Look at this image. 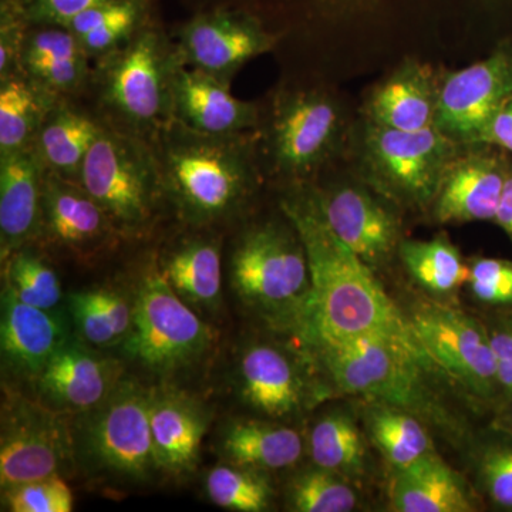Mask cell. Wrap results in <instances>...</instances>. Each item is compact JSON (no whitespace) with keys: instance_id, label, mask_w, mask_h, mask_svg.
Masks as SVG:
<instances>
[{"instance_id":"1","label":"cell","mask_w":512,"mask_h":512,"mask_svg":"<svg viewBox=\"0 0 512 512\" xmlns=\"http://www.w3.org/2000/svg\"><path fill=\"white\" fill-rule=\"evenodd\" d=\"M284 210L305 245L311 268V301L298 326L302 338L312 345L323 340L382 336L430 359L410 318L384 292L372 268L333 234L315 200L289 201Z\"/></svg>"},{"instance_id":"2","label":"cell","mask_w":512,"mask_h":512,"mask_svg":"<svg viewBox=\"0 0 512 512\" xmlns=\"http://www.w3.org/2000/svg\"><path fill=\"white\" fill-rule=\"evenodd\" d=\"M156 154L164 194L195 225L225 220L245 204L256 175L245 137L204 136L171 123Z\"/></svg>"},{"instance_id":"3","label":"cell","mask_w":512,"mask_h":512,"mask_svg":"<svg viewBox=\"0 0 512 512\" xmlns=\"http://www.w3.org/2000/svg\"><path fill=\"white\" fill-rule=\"evenodd\" d=\"M231 284L251 308L291 320L298 328L312 295L308 255L293 227L266 222L239 239L231 258Z\"/></svg>"},{"instance_id":"4","label":"cell","mask_w":512,"mask_h":512,"mask_svg":"<svg viewBox=\"0 0 512 512\" xmlns=\"http://www.w3.org/2000/svg\"><path fill=\"white\" fill-rule=\"evenodd\" d=\"M178 50L157 30H136L107 55L103 70L104 103L136 130H164L173 123V79Z\"/></svg>"},{"instance_id":"5","label":"cell","mask_w":512,"mask_h":512,"mask_svg":"<svg viewBox=\"0 0 512 512\" xmlns=\"http://www.w3.org/2000/svg\"><path fill=\"white\" fill-rule=\"evenodd\" d=\"M79 183L124 231L143 228L164 194L156 153L131 134L106 128L84 160Z\"/></svg>"},{"instance_id":"6","label":"cell","mask_w":512,"mask_h":512,"mask_svg":"<svg viewBox=\"0 0 512 512\" xmlns=\"http://www.w3.org/2000/svg\"><path fill=\"white\" fill-rule=\"evenodd\" d=\"M311 346L343 392L406 410L423 403L421 370L434 367V363L404 343L366 335L323 340Z\"/></svg>"},{"instance_id":"7","label":"cell","mask_w":512,"mask_h":512,"mask_svg":"<svg viewBox=\"0 0 512 512\" xmlns=\"http://www.w3.org/2000/svg\"><path fill=\"white\" fill-rule=\"evenodd\" d=\"M210 345V328L161 269L147 272L138 285L133 325L124 340L127 355L151 372L170 373L200 359Z\"/></svg>"},{"instance_id":"8","label":"cell","mask_w":512,"mask_h":512,"mask_svg":"<svg viewBox=\"0 0 512 512\" xmlns=\"http://www.w3.org/2000/svg\"><path fill=\"white\" fill-rule=\"evenodd\" d=\"M454 156L456 141L439 127L421 131H399L373 123L367 127V167L377 183L404 201H434Z\"/></svg>"},{"instance_id":"9","label":"cell","mask_w":512,"mask_h":512,"mask_svg":"<svg viewBox=\"0 0 512 512\" xmlns=\"http://www.w3.org/2000/svg\"><path fill=\"white\" fill-rule=\"evenodd\" d=\"M421 348L434 366L481 399L503 392L490 332L476 319L444 305H421L410 316Z\"/></svg>"},{"instance_id":"10","label":"cell","mask_w":512,"mask_h":512,"mask_svg":"<svg viewBox=\"0 0 512 512\" xmlns=\"http://www.w3.org/2000/svg\"><path fill=\"white\" fill-rule=\"evenodd\" d=\"M151 394L134 382L117 384L94 407L84 441L97 466L130 480H144L157 468L151 440Z\"/></svg>"},{"instance_id":"11","label":"cell","mask_w":512,"mask_h":512,"mask_svg":"<svg viewBox=\"0 0 512 512\" xmlns=\"http://www.w3.org/2000/svg\"><path fill=\"white\" fill-rule=\"evenodd\" d=\"M342 133V111L332 97L316 90L292 92L275 104L269 151L281 173L305 177L335 153Z\"/></svg>"},{"instance_id":"12","label":"cell","mask_w":512,"mask_h":512,"mask_svg":"<svg viewBox=\"0 0 512 512\" xmlns=\"http://www.w3.org/2000/svg\"><path fill=\"white\" fill-rule=\"evenodd\" d=\"M511 97L512 52L500 49L443 80L436 127L456 143H480L485 128Z\"/></svg>"},{"instance_id":"13","label":"cell","mask_w":512,"mask_h":512,"mask_svg":"<svg viewBox=\"0 0 512 512\" xmlns=\"http://www.w3.org/2000/svg\"><path fill=\"white\" fill-rule=\"evenodd\" d=\"M70 439L63 421L35 404L16 402L3 414L0 444L2 490L55 476L69 460Z\"/></svg>"},{"instance_id":"14","label":"cell","mask_w":512,"mask_h":512,"mask_svg":"<svg viewBox=\"0 0 512 512\" xmlns=\"http://www.w3.org/2000/svg\"><path fill=\"white\" fill-rule=\"evenodd\" d=\"M269 35L256 20L241 13L218 12L197 16L181 32L178 55L188 66L231 80L249 60L274 47Z\"/></svg>"},{"instance_id":"15","label":"cell","mask_w":512,"mask_h":512,"mask_svg":"<svg viewBox=\"0 0 512 512\" xmlns=\"http://www.w3.org/2000/svg\"><path fill=\"white\" fill-rule=\"evenodd\" d=\"M313 200L333 234L370 268L384 264L400 247L399 220L365 188L338 185Z\"/></svg>"},{"instance_id":"16","label":"cell","mask_w":512,"mask_h":512,"mask_svg":"<svg viewBox=\"0 0 512 512\" xmlns=\"http://www.w3.org/2000/svg\"><path fill=\"white\" fill-rule=\"evenodd\" d=\"M173 123L204 136H238L254 127L258 111L237 99L229 82L188 66L183 60L173 79Z\"/></svg>"},{"instance_id":"17","label":"cell","mask_w":512,"mask_h":512,"mask_svg":"<svg viewBox=\"0 0 512 512\" xmlns=\"http://www.w3.org/2000/svg\"><path fill=\"white\" fill-rule=\"evenodd\" d=\"M508 170L510 165L494 153L454 158L434 198L437 221H494Z\"/></svg>"},{"instance_id":"18","label":"cell","mask_w":512,"mask_h":512,"mask_svg":"<svg viewBox=\"0 0 512 512\" xmlns=\"http://www.w3.org/2000/svg\"><path fill=\"white\" fill-rule=\"evenodd\" d=\"M46 167L35 146L0 154V245L2 259L22 249L42 229Z\"/></svg>"},{"instance_id":"19","label":"cell","mask_w":512,"mask_h":512,"mask_svg":"<svg viewBox=\"0 0 512 512\" xmlns=\"http://www.w3.org/2000/svg\"><path fill=\"white\" fill-rule=\"evenodd\" d=\"M119 367L74 343H64L37 380L40 392L55 406L74 412L93 410L117 387Z\"/></svg>"},{"instance_id":"20","label":"cell","mask_w":512,"mask_h":512,"mask_svg":"<svg viewBox=\"0 0 512 512\" xmlns=\"http://www.w3.org/2000/svg\"><path fill=\"white\" fill-rule=\"evenodd\" d=\"M239 386L256 412L282 419L302 409L306 399L301 369L284 350L255 343L239 359Z\"/></svg>"},{"instance_id":"21","label":"cell","mask_w":512,"mask_h":512,"mask_svg":"<svg viewBox=\"0 0 512 512\" xmlns=\"http://www.w3.org/2000/svg\"><path fill=\"white\" fill-rule=\"evenodd\" d=\"M116 228L80 183L47 173L43 185L42 229L60 247L89 251Z\"/></svg>"},{"instance_id":"22","label":"cell","mask_w":512,"mask_h":512,"mask_svg":"<svg viewBox=\"0 0 512 512\" xmlns=\"http://www.w3.org/2000/svg\"><path fill=\"white\" fill-rule=\"evenodd\" d=\"M0 342L3 359L15 372L37 377L66 343V328L55 313L20 301L5 286Z\"/></svg>"},{"instance_id":"23","label":"cell","mask_w":512,"mask_h":512,"mask_svg":"<svg viewBox=\"0 0 512 512\" xmlns=\"http://www.w3.org/2000/svg\"><path fill=\"white\" fill-rule=\"evenodd\" d=\"M207 414L200 404L177 392L151 394L150 427L157 468L170 473L191 470L197 463Z\"/></svg>"},{"instance_id":"24","label":"cell","mask_w":512,"mask_h":512,"mask_svg":"<svg viewBox=\"0 0 512 512\" xmlns=\"http://www.w3.org/2000/svg\"><path fill=\"white\" fill-rule=\"evenodd\" d=\"M86 50L79 37L64 26L40 25L26 32L19 67L52 96L76 92L86 82Z\"/></svg>"},{"instance_id":"25","label":"cell","mask_w":512,"mask_h":512,"mask_svg":"<svg viewBox=\"0 0 512 512\" xmlns=\"http://www.w3.org/2000/svg\"><path fill=\"white\" fill-rule=\"evenodd\" d=\"M439 86L429 67L404 64L373 92L369 117L373 124L399 131L436 126Z\"/></svg>"},{"instance_id":"26","label":"cell","mask_w":512,"mask_h":512,"mask_svg":"<svg viewBox=\"0 0 512 512\" xmlns=\"http://www.w3.org/2000/svg\"><path fill=\"white\" fill-rule=\"evenodd\" d=\"M399 512H470L476 503L463 478L436 453L397 470L390 493Z\"/></svg>"},{"instance_id":"27","label":"cell","mask_w":512,"mask_h":512,"mask_svg":"<svg viewBox=\"0 0 512 512\" xmlns=\"http://www.w3.org/2000/svg\"><path fill=\"white\" fill-rule=\"evenodd\" d=\"M101 130L86 114L70 107H56L47 114L33 146L47 173L79 181L84 160Z\"/></svg>"},{"instance_id":"28","label":"cell","mask_w":512,"mask_h":512,"mask_svg":"<svg viewBox=\"0 0 512 512\" xmlns=\"http://www.w3.org/2000/svg\"><path fill=\"white\" fill-rule=\"evenodd\" d=\"M225 456L232 464L255 470H282L295 466L303 453L298 431L269 423L247 420L231 424L225 431Z\"/></svg>"},{"instance_id":"29","label":"cell","mask_w":512,"mask_h":512,"mask_svg":"<svg viewBox=\"0 0 512 512\" xmlns=\"http://www.w3.org/2000/svg\"><path fill=\"white\" fill-rule=\"evenodd\" d=\"M161 272L188 305L214 309L220 302L221 252L214 239L192 238L178 245Z\"/></svg>"},{"instance_id":"30","label":"cell","mask_w":512,"mask_h":512,"mask_svg":"<svg viewBox=\"0 0 512 512\" xmlns=\"http://www.w3.org/2000/svg\"><path fill=\"white\" fill-rule=\"evenodd\" d=\"M55 96L26 77L12 74L0 87V154L23 150L35 143Z\"/></svg>"},{"instance_id":"31","label":"cell","mask_w":512,"mask_h":512,"mask_svg":"<svg viewBox=\"0 0 512 512\" xmlns=\"http://www.w3.org/2000/svg\"><path fill=\"white\" fill-rule=\"evenodd\" d=\"M70 311L80 336L93 346H110L126 340L133 325L134 305L111 289L73 293Z\"/></svg>"},{"instance_id":"32","label":"cell","mask_w":512,"mask_h":512,"mask_svg":"<svg viewBox=\"0 0 512 512\" xmlns=\"http://www.w3.org/2000/svg\"><path fill=\"white\" fill-rule=\"evenodd\" d=\"M376 404L367 416L369 430L376 446L397 470L434 453L429 434L409 410Z\"/></svg>"},{"instance_id":"33","label":"cell","mask_w":512,"mask_h":512,"mask_svg":"<svg viewBox=\"0 0 512 512\" xmlns=\"http://www.w3.org/2000/svg\"><path fill=\"white\" fill-rule=\"evenodd\" d=\"M399 254L414 281L427 291L446 295L467 284L470 266L464 264L458 249L447 239L403 241Z\"/></svg>"},{"instance_id":"34","label":"cell","mask_w":512,"mask_h":512,"mask_svg":"<svg viewBox=\"0 0 512 512\" xmlns=\"http://www.w3.org/2000/svg\"><path fill=\"white\" fill-rule=\"evenodd\" d=\"M309 450L315 466L340 476H359L366 464V446L352 417L332 413L313 426Z\"/></svg>"},{"instance_id":"35","label":"cell","mask_w":512,"mask_h":512,"mask_svg":"<svg viewBox=\"0 0 512 512\" xmlns=\"http://www.w3.org/2000/svg\"><path fill=\"white\" fill-rule=\"evenodd\" d=\"M140 0H116L80 13L66 26L79 37L89 56H107L134 35Z\"/></svg>"},{"instance_id":"36","label":"cell","mask_w":512,"mask_h":512,"mask_svg":"<svg viewBox=\"0 0 512 512\" xmlns=\"http://www.w3.org/2000/svg\"><path fill=\"white\" fill-rule=\"evenodd\" d=\"M259 470L232 464L212 468L205 481L212 503L225 510L262 512L271 507L274 491Z\"/></svg>"},{"instance_id":"37","label":"cell","mask_w":512,"mask_h":512,"mask_svg":"<svg viewBox=\"0 0 512 512\" xmlns=\"http://www.w3.org/2000/svg\"><path fill=\"white\" fill-rule=\"evenodd\" d=\"M5 286L20 301L53 311L62 298V286L55 269L33 252L19 249L9 256Z\"/></svg>"},{"instance_id":"38","label":"cell","mask_w":512,"mask_h":512,"mask_svg":"<svg viewBox=\"0 0 512 512\" xmlns=\"http://www.w3.org/2000/svg\"><path fill=\"white\" fill-rule=\"evenodd\" d=\"M289 500L299 512H349L356 508L357 495L346 477L315 466L292 481Z\"/></svg>"},{"instance_id":"39","label":"cell","mask_w":512,"mask_h":512,"mask_svg":"<svg viewBox=\"0 0 512 512\" xmlns=\"http://www.w3.org/2000/svg\"><path fill=\"white\" fill-rule=\"evenodd\" d=\"M5 505L12 512H70L73 494L59 474L29 481L3 491Z\"/></svg>"},{"instance_id":"40","label":"cell","mask_w":512,"mask_h":512,"mask_svg":"<svg viewBox=\"0 0 512 512\" xmlns=\"http://www.w3.org/2000/svg\"><path fill=\"white\" fill-rule=\"evenodd\" d=\"M467 284L478 301L490 305L512 303V261L481 258L470 266Z\"/></svg>"},{"instance_id":"41","label":"cell","mask_w":512,"mask_h":512,"mask_svg":"<svg viewBox=\"0 0 512 512\" xmlns=\"http://www.w3.org/2000/svg\"><path fill=\"white\" fill-rule=\"evenodd\" d=\"M481 483L488 498L501 508L512 510V441L493 444L480 464Z\"/></svg>"},{"instance_id":"42","label":"cell","mask_w":512,"mask_h":512,"mask_svg":"<svg viewBox=\"0 0 512 512\" xmlns=\"http://www.w3.org/2000/svg\"><path fill=\"white\" fill-rule=\"evenodd\" d=\"M109 2L116 0H20L19 6L28 22L66 28L80 13Z\"/></svg>"},{"instance_id":"43","label":"cell","mask_w":512,"mask_h":512,"mask_svg":"<svg viewBox=\"0 0 512 512\" xmlns=\"http://www.w3.org/2000/svg\"><path fill=\"white\" fill-rule=\"evenodd\" d=\"M28 22L19 3H6L2 10V39H0V74L2 80L16 74L26 32L23 23Z\"/></svg>"},{"instance_id":"44","label":"cell","mask_w":512,"mask_h":512,"mask_svg":"<svg viewBox=\"0 0 512 512\" xmlns=\"http://www.w3.org/2000/svg\"><path fill=\"white\" fill-rule=\"evenodd\" d=\"M490 335L497 356L501 389L512 394V322L504 323Z\"/></svg>"},{"instance_id":"45","label":"cell","mask_w":512,"mask_h":512,"mask_svg":"<svg viewBox=\"0 0 512 512\" xmlns=\"http://www.w3.org/2000/svg\"><path fill=\"white\" fill-rule=\"evenodd\" d=\"M480 143L503 148L512 154V97L505 101L485 128Z\"/></svg>"},{"instance_id":"46","label":"cell","mask_w":512,"mask_h":512,"mask_svg":"<svg viewBox=\"0 0 512 512\" xmlns=\"http://www.w3.org/2000/svg\"><path fill=\"white\" fill-rule=\"evenodd\" d=\"M494 221L504 229L505 234L512 241V167L508 170L507 178H505L503 194H501Z\"/></svg>"},{"instance_id":"47","label":"cell","mask_w":512,"mask_h":512,"mask_svg":"<svg viewBox=\"0 0 512 512\" xmlns=\"http://www.w3.org/2000/svg\"><path fill=\"white\" fill-rule=\"evenodd\" d=\"M512 396V394H511ZM510 416H511V420H512V402H511V413H510Z\"/></svg>"}]
</instances>
